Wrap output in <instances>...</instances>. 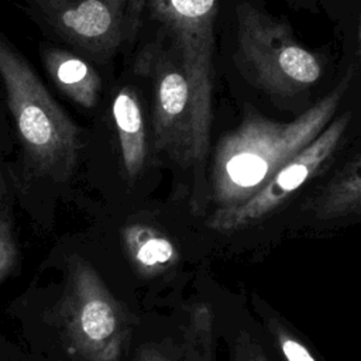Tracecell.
Returning <instances> with one entry per match:
<instances>
[{
    "mask_svg": "<svg viewBox=\"0 0 361 361\" xmlns=\"http://www.w3.org/2000/svg\"><path fill=\"white\" fill-rule=\"evenodd\" d=\"M0 83L16 142L8 165L16 203L42 220L72 185L83 152V133L1 31Z\"/></svg>",
    "mask_w": 361,
    "mask_h": 361,
    "instance_id": "cell-1",
    "label": "cell"
},
{
    "mask_svg": "<svg viewBox=\"0 0 361 361\" xmlns=\"http://www.w3.org/2000/svg\"><path fill=\"white\" fill-rule=\"evenodd\" d=\"M355 71L351 66L324 97L292 121H275L252 110L223 134L207 159L206 204L221 210L248 200L334 118Z\"/></svg>",
    "mask_w": 361,
    "mask_h": 361,
    "instance_id": "cell-2",
    "label": "cell"
},
{
    "mask_svg": "<svg viewBox=\"0 0 361 361\" xmlns=\"http://www.w3.org/2000/svg\"><path fill=\"white\" fill-rule=\"evenodd\" d=\"M217 0H148L144 21L182 69L192 97L190 202L206 204V169L210 154L214 85V24Z\"/></svg>",
    "mask_w": 361,
    "mask_h": 361,
    "instance_id": "cell-3",
    "label": "cell"
},
{
    "mask_svg": "<svg viewBox=\"0 0 361 361\" xmlns=\"http://www.w3.org/2000/svg\"><path fill=\"white\" fill-rule=\"evenodd\" d=\"M235 63L264 93L290 99L323 75L317 54L302 47L290 25L251 1L235 6Z\"/></svg>",
    "mask_w": 361,
    "mask_h": 361,
    "instance_id": "cell-4",
    "label": "cell"
},
{
    "mask_svg": "<svg viewBox=\"0 0 361 361\" xmlns=\"http://www.w3.org/2000/svg\"><path fill=\"white\" fill-rule=\"evenodd\" d=\"M148 0H17L48 37L96 63L128 49L142 25Z\"/></svg>",
    "mask_w": 361,
    "mask_h": 361,
    "instance_id": "cell-5",
    "label": "cell"
},
{
    "mask_svg": "<svg viewBox=\"0 0 361 361\" xmlns=\"http://www.w3.org/2000/svg\"><path fill=\"white\" fill-rule=\"evenodd\" d=\"M58 322L66 345L82 361H123L130 337L127 313L96 269L78 255L68 261Z\"/></svg>",
    "mask_w": 361,
    "mask_h": 361,
    "instance_id": "cell-6",
    "label": "cell"
},
{
    "mask_svg": "<svg viewBox=\"0 0 361 361\" xmlns=\"http://www.w3.org/2000/svg\"><path fill=\"white\" fill-rule=\"evenodd\" d=\"M134 72L147 76L152 85L151 154L171 164L190 182L192 97L182 69L169 49L152 38L137 54Z\"/></svg>",
    "mask_w": 361,
    "mask_h": 361,
    "instance_id": "cell-7",
    "label": "cell"
},
{
    "mask_svg": "<svg viewBox=\"0 0 361 361\" xmlns=\"http://www.w3.org/2000/svg\"><path fill=\"white\" fill-rule=\"evenodd\" d=\"M350 121L351 111L334 117L306 148L285 162L248 200L234 207L214 210L207 219V226L214 231L231 233L275 213L334 158L343 145Z\"/></svg>",
    "mask_w": 361,
    "mask_h": 361,
    "instance_id": "cell-8",
    "label": "cell"
},
{
    "mask_svg": "<svg viewBox=\"0 0 361 361\" xmlns=\"http://www.w3.org/2000/svg\"><path fill=\"white\" fill-rule=\"evenodd\" d=\"M120 161L126 180L134 183L147 169L151 154L149 127L138 92L120 86L111 103Z\"/></svg>",
    "mask_w": 361,
    "mask_h": 361,
    "instance_id": "cell-9",
    "label": "cell"
},
{
    "mask_svg": "<svg viewBox=\"0 0 361 361\" xmlns=\"http://www.w3.org/2000/svg\"><path fill=\"white\" fill-rule=\"evenodd\" d=\"M41 61L51 82L76 106L94 109L102 96V78L89 61L73 51L42 44Z\"/></svg>",
    "mask_w": 361,
    "mask_h": 361,
    "instance_id": "cell-10",
    "label": "cell"
},
{
    "mask_svg": "<svg viewBox=\"0 0 361 361\" xmlns=\"http://www.w3.org/2000/svg\"><path fill=\"white\" fill-rule=\"evenodd\" d=\"M121 240L128 259L147 278L162 275L179 262V251L173 241L149 224H127L121 231Z\"/></svg>",
    "mask_w": 361,
    "mask_h": 361,
    "instance_id": "cell-11",
    "label": "cell"
},
{
    "mask_svg": "<svg viewBox=\"0 0 361 361\" xmlns=\"http://www.w3.org/2000/svg\"><path fill=\"white\" fill-rule=\"evenodd\" d=\"M360 154L355 152L310 199L309 210L319 220H337L358 214L361 207Z\"/></svg>",
    "mask_w": 361,
    "mask_h": 361,
    "instance_id": "cell-12",
    "label": "cell"
},
{
    "mask_svg": "<svg viewBox=\"0 0 361 361\" xmlns=\"http://www.w3.org/2000/svg\"><path fill=\"white\" fill-rule=\"evenodd\" d=\"M16 195L10 172L0 180V283L14 271L20 259V248L14 226Z\"/></svg>",
    "mask_w": 361,
    "mask_h": 361,
    "instance_id": "cell-13",
    "label": "cell"
},
{
    "mask_svg": "<svg viewBox=\"0 0 361 361\" xmlns=\"http://www.w3.org/2000/svg\"><path fill=\"white\" fill-rule=\"evenodd\" d=\"M255 306L257 309H261L265 329L283 361H320L310 347L285 323L283 319H281L279 314L265 306V303L261 306L257 303Z\"/></svg>",
    "mask_w": 361,
    "mask_h": 361,
    "instance_id": "cell-14",
    "label": "cell"
},
{
    "mask_svg": "<svg viewBox=\"0 0 361 361\" xmlns=\"http://www.w3.org/2000/svg\"><path fill=\"white\" fill-rule=\"evenodd\" d=\"M186 343L195 360L214 361L213 314L206 305H195L186 326Z\"/></svg>",
    "mask_w": 361,
    "mask_h": 361,
    "instance_id": "cell-15",
    "label": "cell"
},
{
    "mask_svg": "<svg viewBox=\"0 0 361 361\" xmlns=\"http://www.w3.org/2000/svg\"><path fill=\"white\" fill-rule=\"evenodd\" d=\"M16 154V142L10 116L0 94V180L8 175V165Z\"/></svg>",
    "mask_w": 361,
    "mask_h": 361,
    "instance_id": "cell-16",
    "label": "cell"
},
{
    "mask_svg": "<svg viewBox=\"0 0 361 361\" xmlns=\"http://www.w3.org/2000/svg\"><path fill=\"white\" fill-rule=\"evenodd\" d=\"M233 354L234 361H269L264 348L247 331L235 338Z\"/></svg>",
    "mask_w": 361,
    "mask_h": 361,
    "instance_id": "cell-17",
    "label": "cell"
},
{
    "mask_svg": "<svg viewBox=\"0 0 361 361\" xmlns=\"http://www.w3.org/2000/svg\"><path fill=\"white\" fill-rule=\"evenodd\" d=\"M134 361H173L171 360L169 357H166L164 353H161L158 348L155 347H151V345H147V347H142L137 357L134 358Z\"/></svg>",
    "mask_w": 361,
    "mask_h": 361,
    "instance_id": "cell-18",
    "label": "cell"
},
{
    "mask_svg": "<svg viewBox=\"0 0 361 361\" xmlns=\"http://www.w3.org/2000/svg\"><path fill=\"white\" fill-rule=\"evenodd\" d=\"M286 1L293 6H309L312 3V0H286Z\"/></svg>",
    "mask_w": 361,
    "mask_h": 361,
    "instance_id": "cell-19",
    "label": "cell"
}]
</instances>
